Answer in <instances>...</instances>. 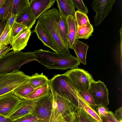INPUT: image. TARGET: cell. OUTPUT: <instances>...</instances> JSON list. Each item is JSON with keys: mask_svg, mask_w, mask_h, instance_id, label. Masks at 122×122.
<instances>
[{"mask_svg": "<svg viewBox=\"0 0 122 122\" xmlns=\"http://www.w3.org/2000/svg\"><path fill=\"white\" fill-rule=\"evenodd\" d=\"M34 52L36 61L49 69L66 70L77 68L80 64L77 58L72 55L67 56L41 49Z\"/></svg>", "mask_w": 122, "mask_h": 122, "instance_id": "obj_1", "label": "cell"}, {"mask_svg": "<svg viewBox=\"0 0 122 122\" xmlns=\"http://www.w3.org/2000/svg\"><path fill=\"white\" fill-rule=\"evenodd\" d=\"M60 16L58 10L53 7L41 15L38 18V21L49 34L56 49L57 53L71 56L69 49L64 44L59 31L58 22Z\"/></svg>", "mask_w": 122, "mask_h": 122, "instance_id": "obj_2", "label": "cell"}, {"mask_svg": "<svg viewBox=\"0 0 122 122\" xmlns=\"http://www.w3.org/2000/svg\"><path fill=\"white\" fill-rule=\"evenodd\" d=\"M52 94V109L46 122H71L76 107L70 100L51 92Z\"/></svg>", "mask_w": 122, "mask_h": 122, "instance_id": "obj_3", "label": "cell"}, {"mask_svg": "<svg viewBox=\"0 0 122 122\" xmlns=\"http://www.w3.org/2000/svg\"><path fill=\"white\" fill-rule=\"evenodd\" d=\"M34 61H36L34 52H8L0 58V75L19 70L21 66Z\"/></svg>", "mask_w": 122, "mask_h": 122, "instance_id": "obj_4", "label": "cell"}, {"mask_svg": "<svg viewBox=\"0 0 122 122\" xmlns=\"http://www.w3.org/2000/svg\"><path fill=\"white\" fill-rule=\"evenodd\" d=\"M51 92L69 100L74 103L78 99V91L65 75H55L49 80Z\"/></svg>", "mask_w": 122, "mask_h": 122, "instance_id": "obj_5", "label": "cell"}, {"mask_svg": "<svg viewBox=\"0 0 122 122\" xmlns=\"http://www.w3.org/2000/svg\"><path fill=\"white\" fill-rule=\"evenodd\" d=\"M30 76L19 70L0 75V96L13 92L19 86L28 82Z\"/></svg>", "mask_w": 122, "mask_h": 122, "instance_id": "obj_6", "label": "cell"}, {"mask_svg": "<svg viewBox=\"0 0 122 122\" xmlns=\"http://www.w3.org/2000/svg\"><path fill=\"white\" fill-rule=\"evenodd\" d=\"M63 74L78 91H87L91 82L94 80L90 73L81 68L71 69Z\"/></svg>", "mask_w": 122, "mask_h": 122, "instance_id": "obj_7", "label": "cell"}, {"mask_svg": "<svg viewBox=\"0 0 122 122\" xmlns=\"http://www.w3.org/2000/svg\"><path fill=\"white\" fill-rule=\"evenodd\" d=\"M42 97L34 99H22L6 117L14 122L23 117L33 114L37 104Z\"/></svg>", "mask_w": 122, "mask_h": 122, "instance_id": "obj_8", "label": "cell"}, {"mask_svg": "<svg viewBox=\"0 0 122 122\" xmlns=\"http://www.w3.org/2000/svg\"><path fill=\"white\" fill-rule=\"evenodd\" d=\"M87 91L97 105L107 106L109 104L108 90L106 85L100 80L92 82Z\"/></svg>", "mask_w": 122, "mask_h": 122, "instance_id": "obj_9", "label": "cell"}, {"mask_svg": "<svg viewBox=\"0 0 122 122\" xmlns=\"http://www.w3.org/2000/svg\"><path fill=\"white\" fill-rule=\"evenodd\" d=\"M115 0H94L91 5L96 13L93 18L94 25L98 26L112 10Z\"/></svg>", "mask_w": 122, "mask_h": 122, "instance_id": "obj_10", "label": "cell"}, {"mask_svg": "<svg viewBox=\"0 0 122 122\" xmlns=\"http://www.w3.org/2000/svg\"><path fill=\"white\" fill-rule=\"evenodd\" d=\"M52 94L43 97L37 104L33 115L37 120L34 122H46L50 116L52 109Z\"/></svg>", "mask_w": 122, "mask_h": 122, "instance_id": "obj_11", "label": "cell"}, {"mask_svg": "<svg viewBox=\"0 0 122 122\" xmlns=\"http://www.w3.org/2000/svg\"><path fill=\"white\" fill-rule=\"evenodd\" d=\"M22 100L13 92L0 96V114L6 117Z\"/></svg>", "mask_w": 122, "mask_h": 122, "instance_id": "obj_12", "label": "cell"}, {"mask_svg": "<svg viewBox=\"0 0 122 122\" xmlns=\"http://www.w3.org/2000/svg\"><path fill=\"white\" fill-rule=\"evenodd\" d=\"M31 34L30 29L26 28L13 37L10 43L13 51H18L24 49L27 45Z\"/></svg>", "mask_w": 122, "mask_h": 122, "instance_id": "obj_13", "label": "cell"}, {"mask_svg": "<svg viewBox=\"0 0 122 122\" xmlns=\"http://www.w3.org/2000/svg\"><path fill=\"white\" fill-rule=\"evenodd\" d=\"M55 0H31L30 5L36 19L54 4Z\"/></svg>", "mask_w": 122, "mask_h": 122, "instance_id": "obj_14", "label": "cell"}, {"mask_svg": "<svg viewBox=\"0 0 122 122\" xmlns=\"http://www.w3.org/2000/svg\"><path fill=\"white\" fill-rule=\"evenodd\" d=\"M36 20L29 5L17 15L16 21L30 29L35 23Z\"/></svg>", "mask_w": 122, "mask_h": 122, "instance_id": "obj_15", "label": "cell"}, {"mask_svg": "<svg viewBox=\"0 0 122 122\" xmlns=\"http://www.w3.org/2000/svg\"><path fill=\"white\" fill-rule=\"evenodd\" d=\"M34 32L45 46L57 53L56 49L49 34L43 26L38 21L35 28Z\"/></svg>", "mask_w": 122, "mask_h": 122, "instance_id": "obj_16", "label": "cell"}, {"mask_svg": "<svg viewBox=\"0 0 122 122\" xmlns=\"http://www.w3.org/2000/svg\"><path fill=\"white\" fill-rule=\"evenodd\" d=\"M66 20L68 26V48L72 49L77 40V25L74 17L69 16Z\"/></svg>", "mask_w": 122, "mask_h": 122, "instance_id": "obj_17", "label": "cell"}, {"mask_svg": "<svg viewBox=\"0 0 122 122\" xmlns=\"http://www.w3.org/2000/svg\"><path fill=\"white\" fill-rule=\"evenodd\" d=\"M56 1L59 12L67 17L69 16L75 17V8L72 0H57Z\"/></svg>", "mask_w": 122, "mask_h": 122, "instance_id": "obj_18", "label": "cell"}, {"mask_svg": "<svg viewBox=\"0 0 122 122\" xmlns=\"http://www.w3.org/2000/svg\"><path fill=\"white\" fill-rule=\"evenodd\" d=\"M88 47V45L77 40L72 48L74 51L78 60L84 65L86 64V55Z\"/></svg>", "mask_w": 122, "mask_h": 122, "instance_id": "obj_19", "label": "cell"}, {"mask_svg": "<svg viewBox=\"0 0 122 122\" xmlns=\"http://www.w3.org/2000/svg\"><path fill=\"white\" fill-rule=\"evenodd\" d=\"M6 2L10 13L16 15L30 5L29 0H7Z\"/></svg>", "mask_w": 122, "mask_h": 122, "instance_id": "obj_20", "label": "cell"}, {"mask_svg": "<svg viewBox=\"0 0 122 122\" xmlns=\"http://www.w3.org/2000/svg\"><path fill=\"white\" fill-rule=\"evenodd\" d=\"M59 13L60 16L58 22L59 31L63 43L66 47L68 48V26L66 20L67 17L62 13L59 12Z\"/></svg>", "mask_w": 122, "mask_h": 122, "instance_id": "obj_21", "label": "cell"}, {"mask_svg": "<svg viewBox=\"0 0 122 122\" xmlns=\"http://www.w3.org/2000/svg\"><path fill=\"white\" fill-rule=\"evenodd\" d=\"M72 122H98L88 113L81 109L76 107Z\"/></svg>", "mask_w": 122, "mask_h": 122, "instance_id": "obj_22", "label": "cell"}, {"mask_svg": "<svg viewBox=\"0 0 122 122\" xmlns=\"http://www.w3.org/2000/svg\"><path fill=\"white\" fill-rule=\"evenodd\" d=\"M28 81L15 89L13 92L17 96L22 99H26L28 96L36 89Z\"/></svg>", "mask_w": 122, "mask_h": 122, "instance_id": "obj_23", "label": "cell"}, {"mask_svg": "<svg viewBox=\"0 0 122 122\" xmlns=\"http://www.w3.org/2000/svg\"><path fill=\"white\" fill-rule=\"evenodd\" d=\"M49 80L43 73L39 74L36 73L30 76L28 82L33 87L37 88L49 83Z\"/></svg>", "mask_w": 122, "mask_h": 122, "instance_id": "obj_24", "label": "cell"}, {"mask_svg": "<svg viewBox=\"0 0 122 122\" xmlns=\"http://www.w3.org/2000/svg\"><path fill=\"white\" fill-rule=\"evenodd\" d=\"M49 83H46L36 89L28 96L26 99H37L50 95L51 92Z\"/></svg>", "mask_w": 122, "mask_h": 122, "instance_id": "obj_25", "label": "cell"}, {"mask_svg": "<svg viewBox=\"0 0 122 122\" xmlns=\"http://www.w3.org/2000/svg\"><path fill=\"white\" fill-rule=\"evenodd\" d=\"M93 31V27L90 21L88 22L86 25L78 27L77 39H88L92 36Z\"/></svg>", "mask_w": 122, "mask_h": 122, "instance_id": "obj_26", "label": "cell"}, {"mask_svg": "<svg viewBox=\"0 0 122 122\" xmlns=\"http://www.w3.org/2000/svg\"><path fill=\"white\" fill-rule=\"evenodd\" d=\"M12 28H10L7 22L5 29L0 36V48L10 43L13 38Z\"/></svg>", "mask_w": 122, "mask_h": 122, "instance_id": "obj_27", "label": "cell"}, {"mask_svg": "<svg viewBox=\"0 0 122 122\" xmlns=\"http://www.w3.org/2000/svg\"><path fill=\"white\" fill-rule=\"evenodd\" d=\"M78 93L83 100L94 110L97 105L95 103L92 95L88 91H78Z\"/></svg>", "mask_w": 122, "mask_h": 122, "instance_id": "obj_28", "label": "cell"}, {"mask_svg": "<svg viewBox=\"0 0 122 122\" xmlns=\"http://www.w3.org/2000/svg\"><path fill=\"white\" fill-rule=\"evenodd\" d=\"M75 18L76 20L78 27L86 25L89 22L86 14L76 10L75 11Z\"/></svg>", "mask_w": 122, "mask_h": 122, "instance_id": "obj_29", "label": "cell"}, {"mask_svg": "<svg viewBox=\"0 0 122 122\" xmlns=\"http://www.w3.org/2000/svg\"><path fill=\"white\" fill-rule=\"evenodd\" d=\"M75 7L79 11L86 14L88 13V8L85 5L83 1L81 0H72Z\"/></svg>", "mask_w": 122, "mask_h": 122, "instance_id": "obj_30", "label": "cell"}, {"mask_svg": "<svg viewBox=\"0 0 122 122\" xmlns=\"http://www.w3.org/2000/svg\"><path fill=\"white\" fill-rule=\"evenodd\" d=\"M6 0L0 9V18L4 20L7 19L11 14L8 9Z\"/></svg>", "mask_w": 122, "mask_h": 122, "instance_id": "obj_31", "label": "cell"}, {"mask_svg": "<svg viewBox=\"0 0 122 122\" xmlns=\"http://www.w3.org/2000/svg\"><path fill=\"white\" fill-rule=\"evenodd\" d=\"M114 114L112 111H108L107 115L100 117L102 122H119L115 117Z\"/></svg>", "mask_w": 122, "mask_h": 122, "instance_id": "obj_32", "label": "cell"}, {"mask_svg": "<svg viewBox=\"0 0 122 122\" xmlns=\"http://www.w3.org/2000/svg\"><path fill=\"white\" fill-rule=\"evenodd\" d=\"M27 28L23 25L16 22L14 24L12 30L13 37L15 36L21 30Z\"/></svg>", "mask_w": 122, "mask_h": 122, "instance_id": "obj_33", "label": "cell"}, {"mask_svg": "<svg viewBox=\"0 0 122 122\" xmlns=\"http://www.w3.org/2000/svg\"><path fill=\"white\" fill-rule=\"evenodd\" d=\"M95 109V111L99 117L107 115L109 110L107 106L102 105H97Z\"/></svg>", "mask_w": 122, "mask_h": 122, "instance_id": "obj_34", "label": "cell"}, {"mask_svg": "<svg viewBox=\"0 0 122 122\" xmlns=\"http://www.w3.org/2000/svg\"><path fill=\"white\" fill-rule=\"evenodd\" d=\"M37 120L35 116L30 114L22 117L13 122H34Z\"/></svg>", "mask_w": 122, "mask_h": 122, "instance_id": "obj_35", "label": "cell"}, {"mask_svg": "<svg viewBox=\"0 0 122 122\" xmlns=\"http://www.w3.org/2000/svg\"><path fill=\"white\" fill-rule=\"evenodd\" d=\"M17 15L11 14L7 19V22L10 28H12L14 24L16 22Z\"/></svg>", "mask_w": 122, "mask_h": 122, "instance_id": "obj_36", "label": "cell"}, {"mask_svg": "<svg viewBox=\"0 0 122 122\" xmlns=\"http://www.w3.org/2000/svg\"><path fill=\"white\" fill-rule=\"evenodd\" d=\"M10 46H5L0 48V58L3 56L11 50Z\"/></svg>", "mask_w": 122, "mask_h": 122, "instance_id": "obj_37", "label": "cell"}, {"mask_svg": "<svg viewBox=\"0 0 122 122\" xmlns=\"http://www.w3.org/2000/svg\"><path fill=\"white\" fill-rule=\"evenodd\" d=\"M114 115L115 118L119 121L122 120V107L117 110Z\"/></svg>", "mask_w": 122, "mask_h": 122, "instance_id": "obj_38", "label": "cell"}, {"mask_svg": "<svg viewBox=\"0 0 122 122\" xmlns=\"http://www.w3.org/2000/svg\"><path fill=\"white\" fill-rule=\"evenodd\" d=\"M7 20H4L0 18V36L5 28Z\"/></svg>", "mask_w": 122, "mask_h": 122, "instance_id": "obj_39", "label": "cell"}, {"mask_svg": "<svg viewBox=\"0 0 122 122\" xmlns=\"http://www.w3.org/2000/svg\"><path fill=\"white\" fill-rule=\"evenodd\" d=\"M0 122H13L8 118L0 114Z\"/></svg>", "mask_w": 122, "mask_h": 122, "instance_id": "obj_40", "label": "cell"}, {"mask_svg": "<svg viewBox=\"0 0 122 122\" xmlns=\"http://www.w3.org/2000/svg\"><path fill=\"white\" fill-rule=\"evenodd\" d=\"M6 0H0V9Z\"/></svg>", "mask_w": 122, "mask_h": 122, "instance_id": "obj_41", "label": "cell"}, {"mask_svg": "<svg viewBox=\"0 0 122 122\" xmlns=\"http://www.w3.org/2000/svg\"><path fill=\"white\" fill-rule=\"evenodd\" d=\"M66 122V121H65V122Z\"/></svg>", "mask_w": 122, "mask_h": 122, "instance_id": "obj_42", "label": "cell"}]
</instances>
